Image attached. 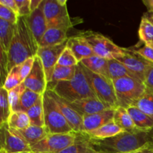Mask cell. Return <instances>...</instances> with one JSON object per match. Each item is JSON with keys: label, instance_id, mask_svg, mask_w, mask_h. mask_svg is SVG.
Returning <instances> with one entry per match:
<instances>
[{"label": "cell", "instance_id": "cell-1", "mask_svg": "<svg viewBox=\"0 0 153 153\" xmlns=\"http://www.w3.org/2000/svg\"><path fill=\"white\" fill-rule=\"evenodd\" d=\"M38 49L39 44L28 25L27 17L19 16L14 35L7 52L8 73L13 67L20 65L28 58L35 57Z\"/></svg>", "mask_w": 153, "mask_h": 153}, {"label": "cell", "instance_id": "cell-2", "mask_svg": "<svg viewBox=\"0 0 153 153\" xmlns=\"http://www.w3.org/2000/svg\"><path fill=\"white\" fill-rule=\"evenodd\" d=\"M87 138L96 152L102 153H131L140 149L149 142V132L145 131H123L104 140Z\"/></svg>", "mask_w": 153, "mask_h": 153}, {"label": "cell", "instance_id": "cell-3", "mask_svg": "<svg viewBox=\"0 0 153 153\" xmlns=\"http://www.w3.org/2000/svg\"><path fill=\"white\" fill-rule=\"evenodd\" d=\"M52 91L68 102L97 97L90 86L79 63L76 67V74L73 79L58 82Z\"/></svg>", "mask_w": 153, "mask_h": 153}, {"label": "cell", "instance_id": "cell-4", "mask_svg": "<svg viewBox=\"0 0 153 153\" xmlns=\"http://www.w3.org/2000/svg\"><path fill=\"white\" fill-rule=\"evenodd\" d=\"M84 74L86 76L90 86L97 98L108 109H116L119 107L113 81L111 79L90 71L79 63Z\"/></svg>", "mask_w": 153, "mask_h": 153}, {"label": "cell", "instance_id": "cell-5", "mask_svg": "<svg viewBox=\"0 0 153 153\" xmlns=\"http://www.w3.org/2000/svg\"><path fill=\"white\" fill-rule=\"evenodd\" d=\"M113 84L119 107L126 109L134 105L146 88L143 82L131 76L117 79Z\"/></svg>", "mask_w": 153, "mask_h": 153}, {"label": "cell", "instance_id": "cell-6", "mask_svg": "<svg viewBox=\"0 0 153 153\" xmlns=\"http://www.w3.org/2000/svg\"><path fill=\"white\" fill-rule=\"evenodd\" d=\"M43 12L48 28L69 30L77 24V22H74L69 15L67 0H44Z\"/></svg>", "mask_w": 153, "mask_h": 153}, {"label": "cell", "instance_id": "cell-7", "mask_svg": "<svg viewBox=\"0 0 153 153\" xmlns=\"http://www.w3.org/2000/svg\"><path fill=\"white\" fill-rule=\"evenodd\" d=\"M45 126L49 134H67L74 132L60 111L55 100L47 94L43 95Z\"/></svg>", "mask_w": 153, "mask_h": 153}, {"label": "cell", "instance_id": "cell-8", "mask_svg": "<svg viewBox=\"0 0 153 153\" xmlns=\"http://www.w3.org/2000/svg\"><path fill=\"white\" fill-rule=\"evenodd\" d=\"M79 34L86 39L94 54L97 56L111 60L117 59L123 55L124 48L118 46L112 40L100 33L86 31L80 32Z\"/></svg>", "mask_w": 153, "mask_h": 153}, {"label": "cell", "instance_id": "cell-9", "mask_svg": "<svg viewBox=\"0 0 153 153\" xmlns=\"http://www.w3.org/2000/svg\"><path fill=\"white\" fill-rule=\"evenodd\" d=\"M77 133L49 134L47 136L31 146L34 153H58L71 146L76 140Z\"/></svg>", "mask_w": 153, "mask_h": 153}, {"label": "cell", "instance_id": "cell-10", "mask_svg": "<svg viewBox=\"0 0 153 153\" xmlns=\"http://www.w3.org/2000/svg\"><path fill=\"white\" fill-rule=\"evenodd\" d=\"M117 60L122 63L137 79L143 82H144L148 72L153 67V63L143 58L132 48H124L123 55L117 58Z\"/></svg>", "mask_w": 153, "mask_h": 153}, {"label": "cell", "instance_id": "cell-11", "mask_svg": "<svg viewBox=\"0 0 153 153\" xmlns=\"http://www.w3.org/2000/svg\"><path fill=\"white\" fill-rule=\"evenodd\" d=\"M0 150L7 153L31 152V146L10 131L7 123L0 124Z\"/></svg>", "mask_w": 153, "mask_h": 153}, {"label": "cell", "instance_id": "cell-12", "mask_svg": "<svg viewBox=\"0 0 153 153\" xmlns=\"http://www.w3.org/2000/svg\"><path fill=\"white\" fill-rule=\"evenodd\" d=\"M26 89L31 90L40 95H43L47 90V79L43 64L37 55L35 56L34 66L23 82Z\"/></svg>", "mask_w": 153, "mask_h": 153}, {"label": "cell", "instance_id": "cell-13", "mask_svg": "<svg viewBox=\"0 0 153 153\" xmlns=\"http://www.w3.org/2000/svg\"><path fill=\"white\" fill-rule=\"evenodd\" d=\"M67 42L62 44L50 47L39 48L37 55L40 58L44 68L47 84L51 81L55 67L61 53L67 47Z\"/></svg>", "mask_w": 153, "mask_h": 153}, {"label": "cell", "instance_id": "cell-14", "mask_svg": "<svg viewBox=\"0 0 153 153\" xmlns=\"http://www.w3.org/2000/svg\"><path fill=\"white\" fill-rule=\"evenodd\" d=\"M46 92L55 100L60 111L64 115L65 119L67 120L68 123L70 124L73 131L76 133L83 132V117L70 107L68 102L57 95L54 91L47 90Z\"/></svg>", "mask_w": 153, "mask_h": 153}, {"label": "cell", "instance_id": "cell-15", "mask_svg": "<svg viewBox=\"0 0 153 153\" xmlns=\"http://www.w3.org/2000/svg\"><path fill=\"white\" fill-rule=\"evenodd\" d=\"M115 109H106L98 113L83 117V132H90L111 122Z\"/></svg>", "mask_w": 153, "mask_h": 153}, {"label": "cell", "instance_id": "cell-16", "mask_svg": "<svg viewBox=\"0 0 153 153\" xmlns=\"http://www.w3.org/2000/svg\"><path fill=\"white\" fill-rule=\"evenodd\" d=\"M27 21L36 40L39 44L43 34L48 29L44 12H43V2L38 8L31 12V15L27 17Z\"/></svg>", "mask_w": 153, "mask_h": 153}, {"label": "cell", "instance_id": "cell-17", "mask_svg": "<svg viewBox=\"0 0 153 153\" xmlns=\"http://www.w3.org/2000/svg\"><path fill=\"white\" fill-rule=\"evenodd\" d=\"M67 47L73 52L79 63L85 58L96 55L86 39L79 34L68 38Z\"/></svg>", "mask_w": 153, "mask_h": 153}, {"label": "cell", "instance_id": "cell-18", "mask_svg": "<svg viewBox=\"0 0 153 153\" xmlns=\"http://www.w3.org/2000/svg\"><path fill=\"white\" fill-rule=\"evenodd\" d=\"M68 103L70 107L76 111L79 114H80L82 117L85 115L93 114L108 109L97 97L84 99L74 102Z\"/></svg>", "mask_w": 153, "mask_h": 153}, {"label": "cell", "instance_id": "cell-19", "mask_svg": "<svg viewBox=\"0 0 153 153\" xmlns=\"http://www.w3.org/2000/svg\"><path fill=\"white\" fill-rule=\"evenodd\" d=\"M9 128L12 133L22 139L30 146H32L37 142L40 141L42 139L44 138L46 136H47L49 134L46 126L40 127L30 125L29 126L24 128V129L16 130L10 128V127H9Z\"/></svg>", "mask_w": 153, "mask_h": 153}, {"label": "cell", "instance_id": "cell-20", "mask_svg": "<svg viewBox=\"0 0 153 153\" xmlns=\"http://www.w3.org/2000/svg\"><path fill=\"white\" fill-rule=\"evenodd\" d=\"M67 31L68 30L64 28H48L39 43V48L50 47L65 43L68 40Z\"/></svg>", "mask_w": 153, "mask_h": 153}, {"label": "cell", "instance_id": "cell-21", "mask_svg": "<svg viewBox=\"0 0 153 153\" xmlns=\"http://www.w3.org/2000/svg\"><path fill=\"white\" fill-rule=\"evenodd\" d=\"M134 125L137 130L145 132H149L153 128V119L148 116L135 106H131L127 108Z\"/></svg>", "mask_w": 153, "mask_h": 153}, {"label": "cell", "instance_id": "cell-22", "mask_svg": "<svg viewBox=\"0 0 153 153\" xmlns=\"http://www.w3.org/2000/svg\"><path fill=\"white\" fill-rule=\"evenodd\" d=\"M124 131L122 128H120L114 120L105 125L102 126L100 128L90 131V132H84L87 137L89 139H94V140H104V139L114 137L117 134Z\"/></svg>", "mask_w": 153, "mask_h": 153}, {"label": "cell", "instance_id": "cell-23", "mask_svg": "<svg viewBox=\"0 0 153 153\" xmlns=\"http://www.w3.org/2000/svg\"><path fill=\"white\" fill-rule=\"evenodd\" d=\"M79 63H81L90 71L110 79L108 70V60L105 58H101L97 55H94L85 58Z\"/></svg>", "mask_w": 153, "mask_h": 153}, {"label": "cell", "instance_id": "cell-24", "mask_svg": "<svg viewBox=\"0 0 153 153\" xmlns=\"http://www.w3.org/2000/svg\"><path fill=\"white\" fill-rule=\"evenodd\" d=\"M76 67H64L57 64L54 70L52 79L47 84V90L53 91L57 84L63 81H69L73 79L76 74ZM46 90V91H47Z\"/></svg>", "mask_w": 153, "mask_h": 153}, {"label": "cell", "instance_id": "cell-25", "mask_svg": "<svg viewBox=\"0 0 153 153\" xmlns=\"http://www.w3.org/2000/svg\"><path fill=\"white\" fill-rule=\"evenodd\" d=\"M113 120L124 131H128V132L140 131L137 129L131 116L125 108L118 107L117 108L115 109Z\"/></svg>", "mask_w": 153, "mask_h": 153}, {"label": "cell", "instance_id": "cell-26", "mask_svg": "<svg viewBox=\"0 0 153 153\" xmlns=\"http://www.w3.org/2000/svg\"><path fill=\"white\" fill-rule=\"evenodd\" d=\"M16 24L0 19V48L7 52L15 33Z\"/></svg>", "mask_w": 153, "mask_h": 153}, {"label": "cell", "instance_id": "cell-27", "mask_svg": "<svg viewBox=\"0 0 153 153\" xmlns=\"http://www.w3.org/2000/svg\"><path fill=\"white\" fill-rule=\"evenodd\" d=\"M58 153H97L90 144L85 134L77 133L76 140L73 144Z\"/></svg>", "mask_w": 153, "mask_h": 153}, {"label": "cell", "instance_id": "cell-28", "mask_svg": "<svg viewBox=\"0 0 153 153\" xmlns=\"http://www.w3.org/2000/svg\"><path fill=\"white\" fill-rule=\"evenodd\" d=\"M30 119L31 126L43 127L45 126L44 109H43V95L40 96L37 102L26 111Z\"/></svg>", "mask_w": 153, "mask_h": 153}, {"label": "cell", "instance_id": "cell-29", "mask_svg": "<svg viewBox=\"0 0 153 153\" xmlns=\"http://www.w3.org/2000/svg\"><path fill=\"white\" fill-rule=\"evenodd\" d=\"M108 70L109 78L112 81L126 76L136 78L122 63L117 59L108 60Z\"/></svg>", "mask_w": 153, "mask_h": 153}, {"label": "cell", "instance_id": "cell-30", "mask_svg": "<svg viewBox=\"0 0 153 153\" xmlns=\"http://www.w3.org/2000/svg\"><path fill=\"white\" fill-rule=\"evenodd\" d=\"M40 94L31 91V90L26 89L22 95L21 96L20 100L18 102L17 105L13 111H24L26 112L29 108H31L40 98Z\"/></svg>", "mask_w": 153, "mask_h": 153}, {"label": "cell", "instance_id": "cell-31", "mask_svg": "<svg viewBox=\"0 0 153 153\" xmlns=\"http://www.w3.org/2000/svg\"><path fill=\"white\" fill-rule=\"evenodd\" d=\"M138 33L142 43L148 46L153 44V22L146 15L142 17Z\"/></svg>", "mask_w": 153, "mask_h": 153}, {"label": "cell", "instance_id": "cell-32", "mask_svg": "<svg viewBox=\"0 0 153 153\" xmlns=\"http://www.w3.org/2000/svg\"><path fill=\"white\" fill-rule=\"evenodd\" d=\"M133 106L137 107L153 119V90L146 88L143 95Z\"/></svg>", "mask_w": 153, "mask_h": 153}, {"label": "cell", "instance_id": "cell-33", "mask_svg": "<svg viewBox=\"0 0 153 153\" xmlns=\"http://www.w3.org/2000/svg\"><path fill=\"white\" fill-rule=\"evenodd\" d=\"M7 124L10 128L20 130L29 126L31 122L26 112L12 111L7 121Z\"/></svg>", "mask_w": 153, "mask_h": 153}, {"label": "cell", "instance_id": "cell-34", "mask_svg": "<svg viewBox=\"0 0 153 153\" xmlns=\"http://www.w3.org/2000/svg\"><path fill=\"white\" fill-rule=\"evenodd\" d=\"M0 124L7 123L12 113L8 99V91L0 88Z\"/></svg>", "mask_w": 153, "mask_h": 153}, {"label": "cell", "instance_id": "cell-35", "mask_svg": "<svg viewBox=\"0 0 153 153\" xmlns=\"http://www.w3.org/2000/svg\"><path fill=\"white\" fill-rule=\"evenodd\" d=\"M22 83V81L21 79L20 74H19V65H18L13 67L9 72L8 75L6 78L5 82L4 83V85L1 88H4V89L9 91Z\"/></svg>", "mask_w": 153, "mask_h": 153}, {"label": "cell", "instance_id": "cell-36", "mask_svg": "<svg viewBox=\"0 0 153 153\" xmlns=\"http://www.w3.org/2000/svg\"><path fill=\"white\" fill-rule=\"evenodd\" d=\"M58 64L64 67H75L79 64V61L73 52L69 48L66 47L58 59Z\"/></svg>", "mask_w": 153, "mask_h": 153}, {"label": "cell", "instance_id": "cell-37", "mask_svg": "<svg viewBox=\"0 0 153 153\" xmlns=\"http://www.w3.org/2000/svg\"><path fill=\"white\" fill-rule=\"evenodd\" d=\"M25 90H26V88H25V85L22 82V84L16 86V88H13V89L8 91L9 102H10V107H11L12 111L16 107L19 100H20L21 96L22 95V94H23Z\"/></svg>", "mask_w": 153, "mask_h": 153}, {"label": "cell", "instance_id": "cell-38", "mask_svg": "<svg viewBox=\"0 0 153 153\" xmlns=\"http://www.w3.org/2000/svg\"><path fill=\"white\" fill-rule=\"evenodd\" d=\"M7 53L4 50L0 48V77H1V87L4 85L6 80L8 70H7Z\"/></svg>", "mask_w": 153, "mask_h": 153}, {"label": "cell", "instance_id": "cell-39", "mask_svg": "<svg viewBox=\"0 0 153 153\" xmlns=\"http://www.w3.org/2000/svg\"><path fill=\"white\" fill-rule=\"evenodd\" d=\"M18 16L13 10L5 6L0 4V19H2L12 24H16L18 21Z\"/></svg>", "mask_w": 153, "mask_h": 153}, {"label": "cell", "instance_id": "cell-40", "mask_svg": "<svg viewBox=\"0 0 153 153\" xmlns=\"http://www.w3.org/2000/svg\"><path fill=\"white\" fill-rule=\"evenodd\" d=\"M34 59H35V57L28 58L22 64L19 65V74H20V77L22 82H24V80L26 79L27 76L31 73L33 66H34Z\"/></svg>", "mask_w": 153, "mask_h": 153}, {"label": "cell", "instance_id": "cell-41", "mask_svg": "<svg viewBox=\"0 0 153 153\" xmlns=\"http://www.w3.org/2000/svg\"><path fill=\"white\" fill-rule=\"evenodd\" d=\"M16 2L19 10V16L28 17L31 15V0H16Z\"/></svg>", "mask_w": 153, "mask_h": 153}, {"label": "cell", "instance_id": "cell-42", "mask_svg": "<svg viewBox=\"0 0 153 153\" xmlns=\"http://www.w3.org/2000/svg\"><path fill=\"white\" fill-rule=\"evenodd\" d=\"M132 49L137 52H138L140 55H141L146 60L153 63V48L152 46L144 45V46L137 48H137H132Z\"/></svg>", "mask_w": 153, "mask_h": 153}, {"label": "cell", "instance_id": "cell-43", "mask_svg": "<svg viewBox=\"0 0 153 153\" xmlns=\"http://www.w3.org/2000/svg\"><path fill=\"white\" fill-rule=\"evenodd\" d=\"M0 4L8 7L11 10H13L15 13L19 16V10H18L17 4L16 0H0Z\"/></svg>", "mask_w": 153, "mask_h": 153}, {"label": "cell", "instance_id": "cell-44", "mask_svg": "<svg viewBox=\"0 0 153 153\" xmlns=\"http://www.w3.org/2000/svg\"><path fill=\"white\" fill-rule=\"evenodd\" d=\"M143 83L146 88L153 90V67L148 72Z\"/></svg>", "mask_w": 153, "mask_h": 153}, {"label": "cell", "instance_id": "cell-45", "mask_svg": "<svg viewBox=\"0 0 153 153\" xmlns=\"http://www.w3.org/2000/svg\"><path fill=\"white\" fill-rule=\"evenodd\" d=\"M131 153H153V145L150 142H149L142 148Z\"/></svg>", "mask_w": 153, "mask_h": 153}, {"label": "cell", "instance_id": "cell-46", "mask_svg": "<svg viewBox=\"0 0 153 153\" xmlns=\"http://www.w3.org/2000/svg\"><path fill=\"white\" fill-rule=\"evenodd\" d=\"M43 2V0H31V4H30V7H31V12L35 10L36 9L38 8L42 3Z\"/></svg>", "mask_w": 153, "mask_h": 153}, {"label": "cell", "instance_id": "cell-47", "mask_svg": "<svg viewBox=\"0 0 153 153\" xmlns=\"http://www.w3.org/2000/svg\"><path fill=\"white\" fill-rule=\"evenodd\" d=\"M143 3L147 7L149 13H153V0H144Z\"/></svg>", "mask_w": 153, "mask_h": 153}, {"label": "cell", "instance_id": "cell-48", "mask_svg": "<svg viewBox=\"0 0 153 153\" xmlns=\"http://www.w3.org/2000/svg\"><path fill=\"white\" fill-rule=\"evenodd\" d=\"M149 142L153 145V128L149 132Z\"/></svg>", "mask_w": 153, "mask_h": 153}, {"label": "cell", "instance_id": "cell-49", "mask_svg": "<svg viewBox=\"0 0 153 153\" xmlns=\"http://www.w3.org/2000/svg\"><path fill=\"white\" fill-rule=\"evenodd\" d=\"M146 16H147L149 18H150V19H152V20H153V13H149V15H146Z\"/></svg>", "mask_w": 153, "mask_h": 153}, {"label": "cell", "instance_id": "cell-50", "mask_svg": "<svg viewBox=\"0 0 153 153\" xmlns=\"http://www.w3.org/2000/svg\"><path fill=\"white\" fill-rule=\"evenodd\" d=\"M148 18H149V17H148ZM149 19H150V20H151V21H152V22H153V20H152V19H150V18H149Z\"/></svg>", "mask_w": 153, "mask_h": 153}, {"label": "cell", "instance_id": "cell-51", "mask_svg": "<svg viewBox=\"0 0 153 153\" xmlns=\"http://www.w3.org/2000/svg\"><path fill=\"white\" fill-rule=\"evenodd\" d=\"M23 153H34V152H23Z\"/></svg>", "mask_w": 153, "mask_h": 153}, {"label": "cell", "instance_id": "cell-52", "mask_svg": "<svg viewBox=\"0 0 153 153\" xmlns=\"http://www.w3.org/2000/svg\"><path fill=\"white\" fill-rule=\"evenodd\" d=\"M150 46H152V47L153 48V44H152V45H150Z\"/></svg>", "mask_w": 153, "mask_h": 153}, {"label": "cell", "instance_id": "cell-53", "mask_svg": "<svg viewBox=\"0 0 153 153\" xmlns=\"http://www.w3.org/2000/svg\"><path fill=\"white\" fill-rule=\"evenodd\" d=\"M97 153H102V152H97Z\"/></svg>", "mask_w": 153, "mask_h": 153}]
</instances>
